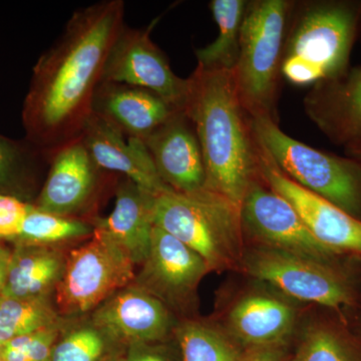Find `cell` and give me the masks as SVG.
Segmentation results:
<instances>
[{"label":"cell","instance_id":"6da1fadb","mask_svg":"<svg viewBox=\"0 0 361 361\" xmlns=\"http://www.w3.org/2000/svg\"><path fill=\"white\" fill-rule=\"evenodd\" d=\"M125 2L78 9L33 70L23 106L28 142L49 158L82 137L111 47L122 30Z\"/></svg>","mask_w":361,"mask_h":361},{"label":"cell","instance_id":"7a4b0ae2","mask_svg":"<svg viewBox=\"0 0 361 361\" xmlns=\"http://www.w3.org/2000/svg\"><path fill=\"white\" fill-rule=\"evenodd\" d=\"M185 113L193 123L206 170L205 189L240 208L257 180L258 145L240 103L233 71L197 66L189 78Z\"/></svg>","mask_w":361,"mask_h":361},{"label":"cell","instance_id":"3957f363","mask_svg":"<svg viewBox=\"0 0 361 361\" xmlns=\"http://www.w3.org/2000/svg\"><path fill=\"white\" fill-rule=\"evenodd\" d=\"M360 30V1H294L285 33L282 78L296 87H313L339 77L349 68Z\"/></svg>","mask_w":361,"mask_h":361},{"label":"cell","instance_id":"277c9868","mask_svg":"<svg viewBox=\"0 0 361 361\" xmlns=\"http://www.w3.org/2000/svg\"><path fill=\"white\" fill-rule=\"evenodd\" d=\"M154 225L203 258L210 271L240 270L245 239L239 209L209 190L155 197Z\"/></svg>","mask_w":361,"mask_h":361},{"label":"cell","instance_id":"5b68a950","mask_svg":"<svg viewBox=\"0 0 361 361\" xmlns=\"http://www.w3.org/2000/svg\"><path fill=\"white\" fill-rule=\"evenodd\" d=\"M293 6L290 0L247 4L233 78L240 103L250 118L265 116L278 123L282 51Z\"/></svg>","mask_w":361,"mask_h":361},{"label":"cell","instance_id":"8992f818","mask_svg":"<svg viewBox=\"0 0 361 361\" xmlns=\"http://www.w3.org/2000/svg\"><path fill=\"white\" fill-rule=\"evenodd\" d=\"M250 122L255 139L284 175L361 220V161L303 144L265 116Z\"/></svg>","mask_w":361,"mask_h":361},{"label":"cell","instance_id":"52a82bcc","mask_svg":"<svg viewBox=\"0 0 361 361\" xmlns=\"http://www.w3.org/2000/svg\"><path fill=\"white\" fill-rule=\"evenodd\" d=\"M71 252L56 289L59 312L78 315L102 305L135 279L134 263L101 228Z\"/></svg>","mask_w":361,"mask_h":361},{"label":"cell","instance_id":"ba28073f","mask_svg":"<svg viewBox=\"0 0 361 361\" xmlns=\"http://www.w3.org/2000/svg\"><path fill=\"white\" fill-rule=\"evenodd\" d=\"M240 270L303 302L336 310L353 302V286L345 275L334 265L312 259L252 246L245 249Z\"/></svg>","mask_w":361,"mask_h":361},{"label":"cell","instance_id":"9c48e42d","mask_svg":"<svg viewBox=\"0 0 361 361\" xmlns=\"http://www.w3.org/2000/svg\"><path fill=\"white\" fill-rule=\"evenodd\" d=\"M239 214L244 239L252 245L334 265L338 254L318 242L294 207L261 177L249 187Z\"/></svg>","mask_w":361,"mask_h":361},{"label":"cell","instance_id":"30bf717a","mask_svg":"<svg viewBox=\"0 0 361 361\" xmlns=\"http://www.w3.org/2000/svg\"><path fill=\"white\" fill-rule=\"evenodd\" d=\"M157 21L145 28L123 25L104 65L101 82H116L155 92L178 110H186L189 78L175 75L164 52L151 39Z\"/></svg>","mask_w":361,"mask_h":361},{"label":"cell","instance_id":"8fae6325","mask_svg":"<svg viewBox=\"0 0 361 361\" xmlns=\"http://www.w3.org/2000/svg\"><path fill=\"white\" fill-rule=\"evenodd\" d=\"M49 165L35 206L65 217L84 219L82 216L97 205L106 185L121 178L99 168L80 137L56 151Z\"/></svg>","mask_w":361,"mask_h":361},{"label":"cell","instance_id":"7c38bea8","mask_svg":"<svg viewBox=\"0 0 361 361\" xmlns=\"http://www.w3.org/2000/svg\"><path fill=\"white\" fill-rule=\"evenodd\" d=\"M257 145L261 179L294 207L315 239L338 255L361 256V220L289 179L258 142Z\"/></svg>","mask_w":361,"mask_h":361},{"label":"cell","instance_id":"4fadbf2b","mask_svg":"<svg viewBox=\"0 0 361 361\" xmlns=\"http://www.w3.org/2000/svg\"><path fill=\"white\" fill-rule=\"evenodd\" d=\"M140 286L174 306L192 300L201 280L210 271L201 256L172 235L154 226L148 258Z\"/></svg>","mask_w":361,"mask_h":361},{"label":"cell","instance_id":"5bb4252c","mask_svg":"<svg viewBox=\"0 0 361 361\" xmlns=\"http://www.w3.org/2000/svg\"><path fill=\"white\" fill-rule=\"evenodd\" d=\"M161 179L180 194L205 189L203 154L193 123L185 111L176 114L144 142Z\"/></svg>","mask_w":361,"mask_h":361},{"label":"cell","instance_id":"9a60e30c","mask_svg":"<svg viewBox=\"0 0 361 361\" xmlns=\"http://www.w3.org/2000/svg\"><path fill=\"white\" fill-rule=\"evenodd\" d=\"M94 327L134 345L161 341L172 326L165 303L142 287H127L104 301L92 315Z\"/></svg>","mask_w":361,"mask_h":361},{"label":"cell","instance_id":"2e32d148","mask_svg":"<svg viewBox=\"0 0 361 361\" xmlns=\"http://www.w3.org/2000/svg\"><path fill=\"white\" fill-rule=\"evenodd\" d=\"M80 139L97 166L106 172L127 178L155 196L173 191L157 172L145 142L126 137L101 116H90Z\"/></svg>","mask_w":361,"mask_h":361},{"label":"cell","instance_id":"e0dca14e","mask_svg":"<svg viewBox=\"0 0 361 361\" xmlns=\"http://www.w3.org/2000/svg\"><path fill=\"white\" fill-rule=\"evenodd\" d=\"M304 111L337 145L361 144V65L318 82L304 97Z\"/></svg>","mask_w":361,"mask_h":361},{"label":"cell","instance_id":"ac0fdd59","mask_svg":"<svg viewBox=\"0 0 361 361\" xmlns=\"http://www.w3.org/2000/svg\"><path fill=\"white\" fill-rule=\"evenodd\" d=\"M179 111L155 92L116 82H101L92 103V114L142 142Z\"/></svg>","mask_w":361,"mask_h":361},{"label":"cell","instance_id":"d6986e66","mask_svg":"<svg viewBox=\"0 0 361 361\" xmlns=\"http://www.w3.org/2000/svg\"><path fill=\"white\" fill-rule=\"evenodd\" d=\"M296 322V310L285 299L255 292L241 297L228 314V331L246 348L283 346Z\"/></svg>","mask_w":361,"mask_h":361},{"label":"cell","instance_id":"ffe728a7","mask_svg":"<svg viewBox=\"0 0 361 361\" xmlns=\"http://www.w3.org/2000/svg\"><path fill=\"white\" fill-rule=\"evenodd\" d=\"M114 210L92 223L103 229L129 256L134 264H144L149 255L154 228L155 195L121 177L115 191Z\"/></svg>","mask_w":361,"mask_h":361},{"label":"cell","instance_id":"44dd1931","mask_svg":"<svg viewBox=\"0 0 361 361\" xmlns=\"http://www.w3.org/2000/svg\"><path fill=\"white\" fill-rule=\"evenodd\" d=\"M66 258L56 249L20 244L13 252L1 295L21 299H47L56 290Z\"/></svg>","mask_w":361,"mask_h":361},{"label":"cell","instance_id":"7402d4cb","mask_svg":"<svg viewBox=\"0 0 361 361\" xmlns=\"http://www.w3.org/2000/svg\"><path fill=\"white\" fill-rule=\"evenodd\" d=\"M248 1L245 0H213L210 2L214 20L219 35L212 44L197 49L199 68L204 70H234L238 61L242 25Z\"/></svg>","mask_w":361,"mask_h":361},{"label":"cell","instance_id":"603a6c76","mask_svg":"<svg viewBox=\"0 0 361 361\" xmlns=\"http://www.w3.org/2000/svg\"><path fill=\"white\" fill-rule=\"evenodd\" d=\"M183 361H241L240 350L230 334L212 325L187 320L176 329Z\"/></svg>","mask_w":361,"mask_h":361},{"label":"cell","instance_id":"cb8c5ba5","mask_svg":"<svg viewBox=\"0 0 361 361\" xmlns=\"http://www.w3.org/2000/svg\"><path fill=\"white\" fill-rule=\"evenodd\" d=\"M59 318L47 299L0 295V346L16 337L59 325Z\"/></svg>","mask_w":361,"mask_h":361},{"label":"cell","instance_id":"d4e9b609","mask_svg":"<svg viewBox=\"0 0 361 361\" xmlns=\"http://www.w3.org/2000/svg\"><path fill=\"white\" fill-rule=\"evenodd\" d=\"M94 229L92 221L56 215L32 205L16 240L20 244L54 245L90 237Z\"/></svg>","mask_w":361,"mask_h":361},{"label":"cell","instance_id":"484cf974","mask_svg":"<svg viewBox=\"0 0 361 361\" xmlns=\"http://www.w3.org/2000/svg\"><path fill=\"white\" fill-rule=\"evenodd\" d=\"M291 361H353L341 336L325 325H311Z\"/></svg>","mask_w":361,"mask_h":361},{"label":"cell","instance_id":"4316f807","mask_svg":"<svg viewBox=\"0 0 361 361\" xmlns=\"http://www.w3.org/2000/svg\"><path fill=\"white\" fill-rule=\"evenodd\" d=\"M104 348V334L99 330L82 327L54 344L51 361H99Z\"/></svg>","mask_w":361,"mask_h":361},{"label":"cell","instance_id":"83f0119b","mask_svg":"<svg viewBox=\"0 0 361 361\" xmlns=\"http://www.w3.org/2000/svg\"><path fill=\"white\" fill-rule=\"evenodd\" d=\"M49 159L35 146L26 147L0 135V186L7 184L35 161Z\"/></svg>","mask_w":361,"mask_h":361},{"label":"cell","instance_id":"f1b7e54d","mask_svg":"<svg viewBox=\"0 0 361 361\" xmlns=\"http://www.w3.org/2000/svg\"><path fill=\"white\" fill-rule=\"evenodd\" d=\"M32 205L0 192V238L18 239Z\"/></svg>","mask_w":361,"mask_h":361},{"label":"cell","instance_id":"f546056e","mask_svg":"<svg viewBox=\"0 0 361 361\" xmlns=\"http://www.w3.org/2000/svg\"><path fill=\"white\" fill-rule=\"evenodd\" d=\"M59 334V325H54L26 336L16 337L11 341L23 349L30 361H51L52 348Z\"/></svg>","mask_w":361,"mask_h":361},{"label":"cell","instance_id":"4dcf8cb0","mask_svg":"<svg viewBox=\"0 0 361 361\" xmlns=\"http://www.w3.org/2000/svg\"><path fill=\"white\" fill-rule=\"evenodd\" d=\"M241 361H283V346L246 348Z\"/></svg>","mask_w":361,"mask_h":361},{"label":"cell","instance_id":"1f68e13d","mask_svg":"<svg viewBox=\"0 0 361 361\" xmlns=\"http://www.w3.org/2000/svg\"><path fill=\"white\" fill-rule=\"evenodd\" d=\"M11 256H13V252L9 251L6 247L0 245V295L4 291V285H6Z\"/></svg>","mask_w":361,"mask_h":361},{"label":"cell","instance_id":"d6a6232c","mask_svg":"<svg viewBox=\"0 0 361 361\" xmlns=\"http://www.w3.org/2000/svg\"><path fill=\"white\" fill-rule=\"evenodd\" d=\"M125 361H166L161 355L149 351H133Z\"/></svg>","mask_w":361,"mask_h":361},{"label":"cell","instance_id":"836d02e7","mask_svg":"<svg viewBox=\"0 0 361 361\" xmlns=\"http://www.w3.org/2000/svg\"><path fill=\"white\" fill-rule=\"evenodd\" d=\"M345 154L349 158L361 161V144L346 147Z\"/></svg>","mask_w":361,"mask_h":361},{"label":"cell","instance_id":"e575fe53","mask_svg":"<svg viewBox=\"0 0 361 361\" xmlns=\"http://www.w3.org/2000/svg\"><path fill=\"white\" fill-rule=\"evenodd\" d=\"M103 361H125L123 360H121V358L118 357H114V356H110V357H106V360Z\"/></svg>","mask_w":361,"mask_h":361},{"label":"cell","instance_id":"d590c367","mask_svg":"<svg viewBox=\"0 0 361 361\" xmlns=\"http://www.w3.org/2000/svg\"><path fill=\"white\" fill-rule=\"evenodd\" d=\"M0 361H6V358H4V355H2L1 350H0Z\"/></svg>","mask_w":361,"mask_h":361}]
</instances>
